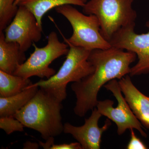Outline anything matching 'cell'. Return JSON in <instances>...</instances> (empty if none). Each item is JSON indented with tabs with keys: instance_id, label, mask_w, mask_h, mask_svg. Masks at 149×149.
I'll list each match as a JSON object with an SVG mask.
<instances>
[{
	"instance_id": "11",
	"label": "cell",
	"mask_w": 149,
	"mask_h": 149,
	"mask_svg": "<svg viewBox=\"0 0 149 149\" xmlns=\"http://www.w3.org/2000/svg\"><path fill=\"white\" fill-rule=\"evenodd\" d=\"M118 82L131 110L142 125L149 129V97L136 88L128 74Z\"/></svg>"
},
{
	"instance_id": "3",
	"label": "cell",
	"mask_w": 149,
	"mask_h": 149,
	"mask_svg": "<svg viewBox=\"0 0 149 149\" xmlns=\"http://www.w3.org/2000/svg\"><path fill=\"white\" fill-rule=\"evenodd\" d=\"M64 42L69 46V51L58 72L49 79L32 84L47 91L61 102L66 98L68 83L79 82L94 71V67L88 60L91 51L72 45L65 40Z\"/></svg>"
},
{
	"instance_id": "21",
	"label": "cell",
	"mask_w": 149,
	"mask_h": 149,
	"mask_svg": "<svg viewBox=\"0 0 149 149\" xmlns=\"http://www.w3.org/2000/svg\"><path fill=\"white\" fill-rule=\"evenodd\" d=\"M38 147V144L30 142H27L24 145V149H37Z\"/></svg>"
},
{
	"instance_id": "16",
	"label": "cell",
	"mask_w": 149,
	"mask_h": 149,
	"mask_svg": "<svg viewBox=\"0 0 149 149\" xmlns=\"http://www.w3.org/2000/svg\"><path fill=\"white\" fill-rule=\"evenodd\" d=\"M15 0H0V32H3L12 21L18 10Z\"/></svg>"
},
{
	"instance_id": "22",
	"label": "cell",
	"mask_w": 149,
	"mask_h": 149,
	"mask_svg": "<svg viewBox=\"0 0 149 149\" xmlns=\"http://www.w3.org/2000/svg\"><path fill=\"white\" fill-rule=\"evenodd\" d=\"M23 1V0H15V6H18L20 4V3Z\"/></svg>"
},
{
	"instance_id": "18",
	"label": "cell",
	"mask_w": 149,
	"mask_h": 149,
	"mask_svg": "<svg viewBox=\"0 0 149 149\" xmlns=\"http://www.w3.org/2000/svg\"><path fill=\"white\" fill-rule=\"evenodd\" d=\"M133 128L130 129V139L127 146L128 149H146V146L137 137Z\"/></svg>"
},
{
	"instance_id": "8",
	"label": "cell",
	"mask_w": 149,
	"mask_h": 149,
	"mask_svg": "<svg viewBox=\"0 0 149 149\" xmlns=\"http://www.w3.org/2000/svg\"><path fill=\"white\" fill-rule=\"evenodd\" d=\"M135 25L121 28L109 41L111 47L133 52L138 56V62L131 68L129 74L131 76L149 73V31L137 34L134 31ZM146 25L149 28V21Z\"/></svg>"
},
{
	"instance_id": "6",
	"label": "cell",
	"mask_w": 149,
	"mask_h": 149,
	"mask_svg": "<svg viewBox=\"0 0 149 149\" xmlns=\"http://www.w3.org/2000/svg\"><path fill=\"white\" fill-rule=\"evenodd\" d=\"M47 43L42 47H38L34 43V51L23 64L19 65L13 74L29 78L37 76L41 78L49 79L56 74V70L50 67L55 60L66 55L69 46L59 40L56 32L52 31L47 37Z\"/></svg>"
},
{
	"instance_id": "7",
	"label": "cell",
	"mask_w": 149,
	"mask_h": 149,
	"mask_svg": "<svg viewBox=\"0 0 149 149\" xmlns=\"http://www.w3.org/2000/svg\"><path fill=\"white\" fill-rule=\"evenodd\" d=\"M104 87L112 93L117 101L118 105L116 107H113L114 102L111 100L99 101L96 107L100 113L116 123L118 135H123L127 129L133 128L138 130L143 137L146 138L147 134L143 130V125L123 95L118 81L113 79L106 84Z\"/></svg>"
},
{
	"instance_id": "1",
	"label": "cell",
	"mask_w": 149,
	"mask_h": 149,
	"mask_svg": "<svg viewBox=\"0 0 149 149\" xmlns=\"http://www.w3.org/2000/svg\"><path fill=\"white\" fill-rule=\"evenodd\" d=\"M135 53L111 47L91 51L88 60L93 65V73L71 85L76 97L74 113L80 117L97 107L101 88L111 80L130 74V65L136 60Z\"/></svg>"
},
{
	"instance_id": "9",
	"label": "cell",
	"mask_w": 149,
	"mask_h": 149,
	"mask_svg": "<svg viewBox=\"0 0 149 149\" xmlns=\"http://www.w3.org/2000/svg\"><path fill=\"white\" fill-rule=\"evenodd\" d=\"M4 32L7 42L17 43L22 50L25 52L34 43L41 40L42 28L29 9L19 5L15 16Z\"/></svg>"
},
{
	"instance_id": "17",
	"label": "cell",
	"mask_w": 149,
	"mask_h": 149,
	"mask_svg": "<svg viewBox=\"0 0 149 149\" xmlns=\"http://www.w3.org/2000/svg\"><path fill=\"white\" fill-rule=\"evenodd\" d=\"M24 127L23 124L13 116L0 118V128L3 129L7 135L16 131L23 132Z\"/></svg>"
},
{
	"instance_id": "10",
	"label": "cell",
	"mask_w": 149,
	"mask_h": 149,
	"mask_svg": "<svg viewBox=\"0 0 149 149\" xmlns=\"http://www.w3.org/2000/svg\"><path fill=\"white\" fill-rule=\"evenodd\" d=\"M102 116L97 108H95L91 116L85 119L84 125L76 126L66 123L63 126V132L72 135L80 143L82 149H100L102 135L111 124V120L107 118L103 126L99 127L98 122Z\"/></svg>"
},
{
	"instance_id": "4",
	"label": "cell",
	"mask_w": 149,
	"mask_h": 149,
	"mask_svg": "<svg viewBox=\"0 0 149 149\" xmlns=\"http://www.w3.org/2000/svg\"><path fill=\"white\" fill-rule=\"evenodd\" d=\"M133 1L134 0H90L83 7V13L97 17L102 36L109 42L121 28L136 24L137 13L133 8Z\"/></svg>"
},
{
	"instance_id": "15",
	"label": "cell",
	"mask_w": 149,
	"mask_h": 149,
	"mask_svg": "<svg viewBox=\"0 0 149 149\" xmlns=\"http://www.w3.org/2000/svg\"><path fill=\"white\" fill-rule=\"evenodd\" d=\"M32 84L29 78L0 70V97H7L24 91Z\"/></svg>"
},
{
	"instance_id": "12",
	"label": "cell",
	"mask_w": 149,
	"mask_h": 149,
	"mask_svg": "<svg viewBox=\"0 0 149 149\" xmlns=\"http://www.w3.org/2000/svg\"><path fill=\"white\" fill-rule=\"evenodd\" d=\"M26 60L25 52L17 43L7 42L0 32V70L13 74L19 65Z\"/></svg>"
},
{
	"instance_id": "19",
	"label": "cell",
	"mask_w": 149,
	"mask_h": 149,
	"mask_svg": "<svg viewBox=\"0 0 149 149\" xmlns=\"http://www.w3.org/2000/svg\"><path fill=\"white\" fill-rule=\"evenodd\" d=\"M50 149H82V147L80 143L77 142L70 144H54Z\"/></svg>"
},
{
	"instance_id": "20",
	"label": "cell",
	"mask_w": 149,
	"mask_h": 149,
	"mask_svg": "<svg viewBox=\"0 0 149 149\" xmlns=\"http://www.w3.org/2000/svg\"><path fill=\"white\" fill-rule=\"evenodd\" d=\"M54 142V138H51L49 140L46 141L45 143L40 141V145L41 146L43 147L44 149H50L51 147L52 146Z\"/></svg>"
},
{
	"instance_id": "14",
	"label": "cell",
	"mask_w": 149,
	"mask_h": 149,
	"mask_svg": "<svg viewBox=\"0 0 149 149\" xmlns=\"http://www.w3.org/2000/svg\"><path fill=\"white\" fill-rule=\"evenodd\" d=\"M39 87L32 85L14 95L0 97V117L13 116L34 97Z\"/></svg>"
},
{
	"instance_id": "2",
	"label": "cell",
	"mask_w": 149,
	"mask_h": 149,
	"mask_svg": "<svg viewBox=\"0 0 149 149\" xmlns=\"http://www.w3.org/2000/svg\"><path fill=\"white\" fill-rule=\"evenodd\" d=\"M61 102L40 88L31 100L13 116L24 127L39 132L46 141L63 132Z\"/></svg>"
},
{
	"instance_id": "5",
	"label": "cell",
	"mask_w": 149,
	"mask_h": 149,
	"mask_svg": "<svg viewBox=\"0 0 149 149\" xmlns=\"http://www.w3.org/2000/svg\"><path fill=\"white\" fill-rule=\"evenodd\" d=\"M55 10L68 20L73 29L72 35L68 39L60 32L64 40L90 51L105 49L111 47L102 36L100 22L95 15L81 13L70 5L61 6Z\"/></svg>"
},
{
	"instance_id": "13",
	"label": "cell",
	"mask_w": 149,
	"mask_h": 149,
	"mask_svg": "<svg viewBox=\"0 0 149 149\" xmlns=\"http://www.w3.org/2000/svg\"><path fill=\"white\" fill-rule=\"evenodd\" d=\"M87 2V0H23L19 6H24L29 9L36 17L39 26L42 28L43 17L51 10L65 5L83 7Z\"/></svg>"
}]
</instances>
